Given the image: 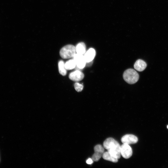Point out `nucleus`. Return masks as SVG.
<instances>
[{"instance_id": "f257e3e1", "label": "nucleus", "mask_w": 168, "mask_h": 168, "mask_svg": "<svg viewBox=\"0 0 168 168\" xmlns=\"http://www.w3.org/2000/svg\"><path fill=\"white\" fill-rule=\"evenodd\" d=\"M104 148L112 156L119 159L121 157V147L118 142L112 138L107 139L104 142Z\"/></svg>"}, {"instance_id": "f03ea898", "label": "nucleus", "mask_w": 168, "mask_h": 168, "mask_svg": "<svg viewBox=\"0 0 168 168\" xmlns=\"http://www.w3.org/2000/svg\"><path fill=\"white\" fill-rule=\"evenodd\" d=\"M123 78L124 80L129 84H134L139 80V76L134 69L130 68L126 70L124 73Z\"/></svg>"}, {"instance_id": "7ed1b4c3", "label": "nucleus", "mask_w": 168, "mask_h": 168, "mask_svg": "<svg viewBox=\"0 0 168 168\" xmlns=\"http://www.w3.org/2000/svg\"><path fill=\"white\" fill-rule=\"evenodd\" d=\"M76 47L73 45H68L63 47L61 50L60 54L64 59L73 57L76 54Z\"/></svg>"}, {"instance_id": "20e7f679", "label": "nucleus", "mask_w": 168, "mask_h": 168, "mask_svg": "<svg viewBox=\"0 0 168 168\" xmlns=\"http://www.w3.org/2000/svg\"><path fill=\"white\" fill-rule=\"evenodd\" d=\"M104 148L103 147L100 145L96 146L94 147V153L92 158L93 161L97 162L103 156L104 152Z\"/></svg>"}, {"instance_id": "39448f33", "label": "nucleus", "mask_w": 168, "mask_h": 168, "mask_svg": "<svg viewBox=\"0 0 168 168\" xmlns=\"http://www.w3.org/2000/svg\"><path fill=\"white\" fill-rule=\"evenodd\" d=\"M121 153L124 158L128 159L132 155V150L129 145L123 143L121 147Z\"/></svg>"}, {"instance_id": "423d86ee", "label": "nucleus", "mask_w": 168, "mask_h": 168, "mask_svg": "<svg viewBox=\"0 0 168 168\" xmlns=\"http://www.w3.org/2000/svg\"><path fill=\"white\" fill-rule=\"evenodd\" d=\"M73 58L78 68L81 69L84 68L86 62L83 55L76 54Z\"/></svg>"}, {"instance_id": "0eeeda50", "label": "nucleus", "mask_w": 168, "mask_h": 168, "mask_svg": "<svg viewBox=\"0 0 168 168\" xmlns=\"http://www.w3.org/2000/svg\"><path fill=\"white\" fill-rule=\"evenodd\" d=\"M121 141L123 143L129 145L137 143L138 141V139L134 135L128 134L124 136L122 138Z\"/></svg>"}, {"instance_id": "6e6552de", "label": "nucleus", "mask_w": 168, "mask_h": 168, "mask_svg": "<svg viewBox=\"0 0 168 168\" xmlns=\"http://www.w3.org/2000/svg\"><path fill=\"white\" fill-rule=\"evenodd\" d=\"M84 76V75L82 72L79 70H76L70 73L69 78L72 80L78 82L82 80Z\"/></svg>"}, {"instance_id": "1a4fd4ad", "label": "nucleus", "mask_w": 168, "mask_h": 168, "mask_svg": "<svg viewBox=\"0 0 168 168\" xmlns=\"http://www.w3.org/2000/svg\"><path fill=\"white\" fill-rule=\"evenodd\" d=\"M96 55L95 50L91 48L85 53L84 56L86 63L91 62L94 59Z\"/></svg>"}, {"instance_id": "9d476101", "label": "nucleus", "mask_w": 168, "mask_h": 168, "mask_svg": "<svg viewBox=\"0 0 168 168\" xmlns=\"http://www.w3.org/2000/svg\"><path fill=\"white\" fill-rule=\"evenodd\" d=\"M147 66L146 63L143 61L139 59L137 60L134 65L135 68L137 70L141 72L144 70Z\"/></svg>"}, {"instance_id": "9b49d317", "label": "nucleus", "mask_w": 168, "mask_h": 168, "mask_svg": "<svg viewBox=\"0 0 168 168\" xmlns=\"http://www.w3.org/2000/svg\"><path fill=\"white\" fill-rule=\"evenodd\" d=\"M76 52L77 54L81 55L84 54L86 51V46L84 42L78 43L76 47Z\"/></svg>"}, {"instance_id": "f8f14e48", "label": "nucleus", "mask_w": 168, "mask_h": 168, "mask_svg": "<svg viewBox=\"0 0 168 168\" xmlns=\"http://www.w3.org/2000/svg\"><path fill=\"white\" fill-rule=\"evenodd\" d=\"M103 158L106 160L109 161L113 162L116 163L118 162V159L112 156L108 151L104 152L103 155Z\"/></svg>"}, {"instance_id": "ddd939ff", "label": "nucleus", "mask_w": 168, "mask_h": 168, "mask_svg": "<svg viewBox=\"0 0 168 168\" xmlns=\"http://www.w3.org/2000/svg\"><path fill=\"white\" fill-rule=\"evenodd\" d=\"M64 66L67 70H70L74 68L76 65L75 60L73 59L67 61L64 64Z\"/></svg>"}, {"instance_id": "4468645a", "label": "nucleus", "mask_w": 168, "mask_h": 168, "mask_svg": "<svg viewBox=\"0 0 168 168\" xmlns=\"http://www.w3.org/2000/svg\"><path fill=\"white\" fill-rule=\"evenodd\" d=\"M64 63L63 61H60L58 63L59 72L60 74L63 76L67 74V71L65 68Z\"/></svg>"}, {"instance_id": "2eb2a0df", "label": "nucleus", "mask_w": 168, "mask_h": 168, "mask_svg": "<svg viewBox=\"0 0 168 168\" xmlns=\"http://www.w3.org/2000/svg\"><path fill=\"white\" fill-rule=\"evenodd\" d=\"M74 86L76 90L79 92H81L83 90L84 87L82 84H80L78 83H76Z\"/></svg>"}, {"instance_id": "dca6fc26", "label": "nucleus", "mask_w": 168, "mask_h": 168, "mask_svg": "<svg viewBox=\"0 0 168 168\" xmlns=\"http://www.w3.org/2000/svg\"><path fill=\"white\" fill-rule=\"evenodd\" d=\"M93 162V160L91 158H89L86 161V163L88 164H91Z\"/></svg>"}]
</instances>
